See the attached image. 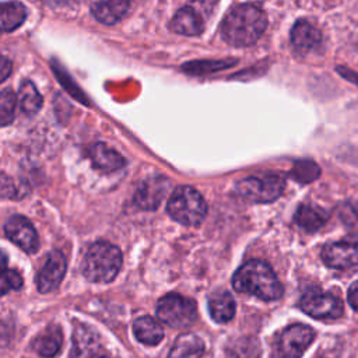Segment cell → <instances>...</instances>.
Returning a JSON list of instances; mask_svg holds the SVG:
<instances>
[{"instance_id": "19", "label": "cell", "mask_w": 358, "mask_h": 358, "mask_svg": "<svg viewBox=\"0 0 358 358\" xmlns=\"http://www.w3.org/2000/svg\"><path fill=\"white\" fill-rule=\"evenodd\" d=\"M208 310L215 322H229L235 315V301L232 295L227 291L214 292L208 298Z\"/></svg>"}, {"instance_id": "23", "label": "cell", "mask_w": 358, "mask_h": 358, "mask_svg": "<svg viewBox=\"0 0 358 358\" xmlns=\"http://www.w3.org/2000/svg\"><path fill=\"white\" fill-rule=\"evenodd\" d=\"M18 101L21 110L28 116L35 115L42 106V96L38 92L36 87L29 80L21 83L18 91Z\"/></svg>"}, {"instance_id": "8", "label": "cell", "mask_w": 358, "mask_h": 358, "mask_svg": "<svg viewBox=\"0 0 358 358\" xmlns=\"http://www.w3.org/2000/svg\"><path fill=\"white\" fill-rule=\"evenodd\" d=\"M299 306L316 319H337L343 315V302L330 292L309 291L302 296Z\"/></svg>"}, {"instance_id": "3", "label": "cell", "mask_w": 358, "mask_h": 358, "mask_svg": "<svg viewBox=\"0 0 358 358\" xmlns=\"http://www.w3.org/2000/svg\"><path fill=\"white\" fill-rule=\"evenodd\" d=\"M120 267V249L105 241L91 245L83 260V273L92 282H110L117 275Z\"/></svg>"}, {"instance_id": "7", "label": "cell", "mask_w": 358, "mask_h": 358, "mask_svg": "<svg viewBox=\"0 0 358 358\" xmlns=\"http://www.w3.org/2000/svg\"><path fill=\"white\" fill-rule=\"evenodd\" d=\"M313 337V330L306 324L288 326L274 344V358H301Z\"/></svg>"}, {"instance_id": "10", "label": "cell", "mask_w": 358, "mask_h": 358, "mask_svg": "<svg viewBox=\"0 0 358 358\" xmlns=\"http://www.w3.org/2000/svg\"><path fill=\"white\" fill-rule=\"evenodd\" d=\"M322 260L326 266L337 270L358 267V242H331L322 250Z\"/></svg>"}, {"instance_id": "12", "label": "cell", "mask_w": 358, "mask_h": 358, "mask_svg": "<svg viewBox=\"0 0 358 358\" xmlns=\"http://www.w3.org/2000/svg\"><path fill=\"white\" fill-rule=\"evenodd\" d=\"M168 187H169V182L162 176L147 179L138 186L134 194L136 206H138L143 210L157 208L161 200L164 199V196L166 194Z\"/></svg>"}, {"instance_id": "27", "label": "cell", "mask_w": 358, "mask_h": 358, "mask_svg": "<svg viewBox=\"0 0 358 358\" xmlns=\"http://www.w3.org/2000/svg\"><path fill=\"white\" fill-rule=\"evenodd\" d=\"M319 173H320V169L313 161H298L294 165V169L291 172L294 179L299 182H310L316 179Z\"/></svg>"}, {"instance_id": "17", "label": "cell", "mask_w": 358, "mask_h": 358, "mask_svg": "<svg viewBox=\"0 0 358 358\" xmlns=\"http://www.w3.org/2000/svg\"><path fill=\"white\" fill-rule=\"evenodd\" d=\"M203 352V340L193 333H183L175 340L168 358H201Z\"/></svg>"}, {"instance_id": "30", "label": "cell", "mask_w": 358, "mask_h": 358, "mask_svg": "<svg viewBox=\"0 0 358 358\" xmlns=\"http://www.w3.org/2000/svg\"><path fill=\"white\" fill-rule=\"evenodd\" d=\"M348 303L358 310V282H354L350 288H348Z\"/></svg>"}, {"instance_id": "2", "label": "cell", "mask_w": 358, "mask_h": 358, "mask_svg": "<svg viewBox=\"0 0 358 358\" xmlns=\"http://www.w3.org/2000/svg\"><path fill=\"white\" fill-rule=\"evenodd\" d=\"M232 287L238 292L255 295L264 301L278 299L284 289L273 268L262 260L245 262L232 277Z\"/></svg>"}, {"instance_id": "13", "label": "cell", "mask_w": 358, "mask_h": 358, "mask_svg": "<svg viewBox=\"0 0 358 358\" xmlns=\"http://www.w3.org/2000/svg\"><path fill=\"white\" fill-rule=\"evenodd\" d=\"M291 43L299 53H309L322 45V34L310 22L299 20L291 29Z\"/></svg>"}, {"instance_id": "9", "label": "cell", "mask_w": 358, "mask_h": 358, "mask_svg": "<svg viewBox=\"0 0 358 358\" xmlns=\"http://www.w3.org/2000/svg\"><path fill=\"white\" fill-rule=\"evenodd\" d=\"M4 234L13 243L28 253H34L39 248V239L34 225L22 215H11L4 224Z\"/></svg>"}, {"instance_id": "24", "label": "cell", "mask_w": 358, "mask_h": 358, "mask_svg": "<svg viewBox=\"0 0 358 358\" xmlns=\"http://www.w3.org/2000/svg\"><path fill=\"white\" fill-rule=\"evenodd\" d=\"M232 64H236V60L228 59V60H196L189 62L183 64V71L189 74H208L214 71H220L222 69H227Z\"/></svg>"}, {"instance_id": "11", "label": "cell", "mask_w": 358, "mask_h": 358, "mask_svg": "<svg viewBox=\"0 0 358 358\" xmlns=\"http://www.w3.org/2000/svg\"><path fill=\"white\" fill-rule=\"evenodd\" d=\"M66 273V259L62 252L52 250L45 259L38 277L36 285L41 292H50L59 287Z\"/></svg>"}, {"instance_id": "4", "label": "cell", "mask_w": 358, "mask_h": 358, "mask_svg": "<svg viewBox=\"0 0 358 358\" xmlns=\"http://www.w3.org/2000/svg\"><path fill=\"white\" fill-rule=\"evenodd\" d=\"M168 214L183 225H197L207 213V204L203 196L190 186H179L169 197Z\"/></svg>"}, {"instance_id": "18", "label": "cell", "mask_w": 358, "mask_h": 358, "mask_svg": "<svg viewBox=\"0 0 358 358\" xmlns=\"http://www.w3.org/2000/svg\"><path fill=\"white\" fill-rule=\"evenodd\" d=\"M327 220L329 213L316 204H302L295 213V222L306 231L322 228Z\"/></svg>"}, {"instance_id": "28", "label": "cell", "mask_w": 358, "mask_h": 358, "mask_svg": "<svg viewBox=\"0 0 358 358\" xmlns=\"http://www.w3.org/2000/svg\"><path fill=\"white\" fill-rule=\"evenodd\" d=\"M22 285V278L15 270H6V263H3L1 271V292L6 294L8 289H18Z\"/></svg>"}, {"instance_id": "29", "label": "cell", "mask_w": 358, "mask_h": 358, "mask_svg": "<svg viewBox=\"0 0 358 358\" xmlns=\"http://www.w3.org/2000/svg\"><path fill=\"white\" fill-rule=\"evenodd\" d=\"M13 193H14L13 180L7 175H3V178H1V194H3V197H11Z\"/></svg>"}, {"instance_id": "31", "label": "cell", "mask_w": 358, "mask_h": 358, "mask_svg": "<svg viewBox=\"0 0 358 358\" xmlns=\"http://www.w3.org/2000/svg\"><path fill=\"white\" fill-rule=\"evenodd\" d=\"M11 71V63L6 56H1V62H0V80L4 81L8 74Z\"/></svg>"}, {"instance_id": "14", "label": "cell", "mask_w": 358, "mask_h": 358, "mask_svg": "<svg viewBox=\"0 0 358 358\" xmlns=\"http://www.w3.org/2000/svg\"><path fill=\"white\" fill-rule=\"evenodd\" d=\"M171 29L180 35L196 36L204 29L203 18L193 7L185 6L173 15L171 21Z\"/></svg>"}, {"instance_id": "33", "label": "cell", "mask_w": 358, "mask_h": 358, "mask_svg": "<svg viewBox=\"0 0 358 358\" xmlns=\"http://www.w3.org/2000/svg\"><path fill=\"white\" fill-rule=\"evenodd\" d=\"M45 3H48L49 6H60V4H64L67 3L69 0H43Z\"/></svg>"}, {"instance_id": "22", "label": "cell", "mask_w": 358, "mask_h": 358, "mask_svg": "<svg viewBox=\"0 0 358 358\" xmlns=\"http://www.w3.org/2000/svg\"><path fill=\"white\" fill-rule=\"evenodd\" d=\"M62 341L63 337L60 329L57 326H50L34 340V348L42 357H53L59 352Z\"/></svg>"}, {"instance_id": "5", "label": "cell", "mask_w": 358, "mask_h": 358, "mask_svg": "<svg viewBox=\"0 0 358 358\" xmlns=\"http://www.w3.org/2000/svg\"><path fill=\"white\" fill-rule=\"evenodd\" d=\"M196 305L192 299L178 294H168L157 303V316L173 329L190 327L196 320Z\"/></svg>"}, {"instance_id": "16", "label": "cell", "mask_w": 358, "mask_h": 358, "mask_svg": "<svg viewBox=\"0 0 358 358\" xmlns=\"http://www.w3.org/2000/svg\"><path fill=\"white\" fill-rule=\"evenodd\" d=\"M90 158L92 165L102 172H113L124 165V158L103 143H96L90 148Z\"/></svg>"}, {"instance_id": "25", "label": "cell", "mask_w": 358, "mask_h": 358, "mask_svg": "<svg viewBox=\"0 0 358 358\" xmlns=\"http://www.w3.org/2000/svg\"><path fill=\"white\" fill-rule=\"evenodd\" d=\"M337 213L344 228L350 234H358V199L343 201L338 206Z\"/></svg>"}, {"instance_id": "6", "label": "cell", "mask_w": 358, "mask_h": 358, "mask_svg": "<svg viewBox=\"0 0 358 358\" xmlns=\"http://www.w3.org/2000/svg\"><path fill=\"white\" fill-rule=\"evenodd\" d=\"M285 187L284 178L278 175H266L263 178H246L236 183V192L241 197L255 203H270L281 196Z\"/></svg>"}, {"instance_id": "20", "label": "cell", "mask_w": 358, "mask_h": 358, "mask_svg": "<svg viewBox=\"0 0 358 358\" xmlns=\"http://www.w3.org/2000/svg\"><path fill=\"white\" fill-rule=\"evenodd\" d=\"M133 329H134L136 338L140 343L147 344V345H155L164 337V330H162L161 324L155 319H152L150 316L138 317L134 322Z\"/></svg>"}, {"instance_id": "26", "label": "cell", "mask_w": 358, "mask_h": 358, "mask_svg": "<svg viewBox=\"0 0 358 358\" xmlns=\"http://www.w3.org/2000/svg\"><path fill=\"white\" fill-rule=\"evenodd\" d=\"M17 105V96L11 88H4L0 94V122L3 126H7L14 119Z\"/></svg>"}, {"instance_id": "21", "label": "cell", "mask_w": 358, "mask_h": 358, "mask_svg": "<svg viewBox=\"0 0 358 358\" xmlns=\"http://www.w3.org/2000/svg\"><path fill=\"white\" fill-rule=\"evenodd\" d=\"M27 18V8L22 3L11 0L1 4L0 8V24L4 32L17 29Z\"/></svg>"}, {"instance_id": "34", "label": "cell", "mask_w": 358, "mask_h": 358, "mask_svg": "<svg viewBox=\"0 0 358 358\" xmlns=\"http://www.w3.org/2000/svg\"><path fill=\"white\" fill-rule=\"evenodd\" d=\"M92 358H109V357H105V355H95V357H92Z\"/></svg>"}, {"instance_id": "32", "label": "cell", "mask_w": 358, "mask_h": 358, "mask_svg": "<svg viewBox=\"0 0 358 358\" xmlns=\"http://www.w3.org/2000/svg\"><path fill=\"white\" fill-rule=\"evenodd\" d=\"M337 71H338L340 74H343L347 80L354 81V83L358 85V76H357L355 73H352V71H350V70H347V69H344V67H338Z\"/></svg>"}, {"instance_id": "1", "label": "cell", "mask_w": 358, "mask_h": 358, "mask_svg": "<svg viewBox=\"0 0 358 358\" xmlns=\"http://www.w3.org/2000/svg\"><path fill=\"white\" fill-rule=\"evenodd\" d=\"M267 27L264 11L256 4H239L222 20V38L234 46H250L263 35Z\"/></svg>"}, {"instance_id": "15", "label": "cell", "mask_w": 358, "mask_h": 358, "mask_svg": "<svg viewBox=\"0 0 358 358\" xmlns=\"http://www.w3.org/2000/svg\"><path fill=\"white\" fill-rule=\"evenodd\" d=\"M129 6V0H98L92 4L91 13L99 22L112 25L124 17Z\"/></svg>"}]
</instances>
